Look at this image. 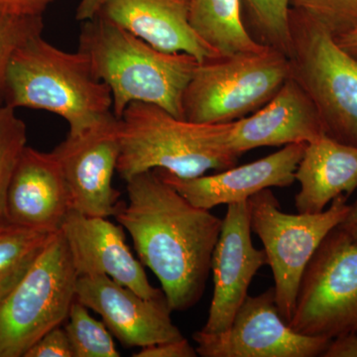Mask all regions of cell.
<instances>
[{
    "mask_svg": "<svg viewBox=\"0 0 357 357\" xmlns=\"http://www.w3.org/2000/svg\"><path fill=\"white\" fill-rule=\"evenodd\" d=\"M128 203L115 218L128 230L142 264L161 283L172 311H185L201 300L222 220L195 206L158 171L126 181Z\"/></svg>",
    "mask_w": 357,
    "mask_h": 357,
    "instance_id": "obj_1",
    "label": "cell"
},
{
    "mask_svg": "<svg viewBox=\"0 0 357 357\" xmlns=\"http://www.w3.org/2000/svg\"><path fill=\"white\" fill-rule=\"evenodd\" d=\"M77 50L109 86L117 119L131 103L144 102L185 119L183 98L199 64L192 56L157 50L102 14L84 21Z\"/></svg>",
    "mask_w": 357,
    "mask_h": 357,
    "instance_id": "obj_2",
    "label": "cell"
},
{
    "mask_svg": "<svg viewBox=\"0 0 357 357\" xmlns=\"http://www.w3.org/2000/svg\"><path fill=\"white\" fill-rule=\"evenodd\" d=\"M6 105L46 110L77 135L114 115L109 86L82 52H67L36 35L16 50L7 72Z\"/></svg>",
    "mask_w": 357,
    "mask_h": 357,
    "instance_id": "obj_3",
    "label": "cell"
},
{
    "mask_svg": "<svg viewBox=\"0 0 357 357\" xmlns=\"http://www.w3.org/2000/svg\"><path fill=\"white\" fill-rule=\"evenodd\" d=\"M232 122L198 123L178 119L158 105L131 103L119 119L116 171L126 182L156 169L195 178L231 168L239 158L229 144Z\"/></svg>",
    "mask_w": 357,
    "mask_h": 357,
    "instance_id": "obj_4",
    "label": "cell"
},
{
    "mask_svg": "<svg viewBox=\"0 0 357 357\" xmlns=\"http://www.w3.org/2000/svg\"><path fill=\"white\" fill-rule=\"evenodd\" d=\"M291 77L309 96L326 136L357 147V59L332 33L290 10Z\"/></svg>",
    "mask_w": 357,
    "mask_h": 357,
    "instance_id": "obj_5",
    "label": "cell"
},
{
    "mask_svg": "<svg viewBox=\"0 0 357 357\" xmlns=\"http://www.w3.org/2000/svg\"><path fill=\"white\" fill-rule=\"evenodd\" d=\"M290 76V60L272 47L208 59L199 63L185 89L184 119L208 124L238 121L266 105Z\"/></svg>",
    "mask_w": 357,
    "mask_h": 357,
    "instance_id": "obj_6",
    "label": "cell"
},
{
    "mask_svg": "<svg viewBox=\"0 0 357 357\" xmlns=\"http://www.w3.org/2000/svg\"><path fill=\"white\" fill-rule=\"evenodd\" d=\"M77 278L64 234L58 230L0 302V357L24 356L45 333L68 319Z\"/></svg>",
    "mask_w": 357,
    "mask_h": 357,
    "instance_id": "obj_7",
    "label": "cell"
},
{
    "mask_svg": "<svg viewBox=\"0 0 357 357\" xmlns=\"http://www.w3.org/2000/svg\"><path fill=\"white\" fill-rule=\"evenodd\" d=\"M347 202V196H340L321 213L290 215L282 211L270 189L248 199L251 229L264 246L274 277L275 301L287 323L307 265L326 236L347 218L351 208Z\"/></svg>",
    "mask_w": 357,
    "mask_h": 357,
    "instance_id": "obj_8",
    "label": "cell"
},
{
    "mask_svg": "<svg viewBox=\"0 0 357 357\" xmlns=\"http://www.w3.org/2000/svg\"><path fill=\"white\" fill-rule=\"evenodd\" d=\"M288 325L330 340L357 332V243L337 227L307 265Z\"/></svg>",
    "mask_w": 357,
    "mask_h": 357,
    "instance_id": "obj_9",
    "label": "cell"
},
{
    "mask_svg": "<svg viewBox=\"0 0 357 357\" xmlns=\"http://www.w3.org/2000/svg\"><path fill=\"white\" fill-rule=\"evenodd\" d=\"M192 340L198 356L203 357L321 356L331 342L292 330L278 311L274 287L248 296L227 330L198 331Z\"/></svg>",
    "mask_w": 357,
    "mask_h": 357,
    "instance_id": "obj_10",
    "label": "cell"
},
{
    "mask_svg": "<svg viewBox=\"0 0 357 357\" xmlns=\"http://www.w3.org/2000/svg\"><path fill=\"white\" fill-rule=\"evenodd\" d=\"M72 210L89 217H114L121 203L112 178L121 154L119 119L112 115L98 126L67 138L53 150Z\"/></svg>",
    "mask_w": 357,
    "mask_h": 357,
    "instance_id": "obj_11",
    "label": "cell"
},
{
    "mask_svg": "<svg viewBox=\"0 0 357 357\" xmlns=\"http://www.w3.org/2000/svg\"><path fill=\"white\" fill-rule=\"evenodd\" d=\"M251 232L248 201L227 204L211 255L213 294L208 319L201 330L204 333H222L229 328L258 270L267 265L265 251L253 245Z\"/></svg>",
    "mask_w": 357,
    "mask_h": 357,
    "instance_id": "obj_12",
    "label": "cell"
},
{
    "mask_svg": "<svg viewBox=\"0 0 357 357\" xmlns=\"http://www.w3.org/2000/svg\"><path fill=\"white\" fill-rule=\"evenodd\" d=\"M76 300L100 314L123 347L142 349L184 338L165 296L147 299L105 275H83L77 280Z\"/></svg>",
    "mask_w": 357,
    "mask_h": 357,
    "instance_id": "obj_13",
    "label": "cell"
},
{
    "mask_svg": "<svg viewBox=\"0 0 357 357\" xmlns=\"http://www.w3.org/2000/svg\"><path fill=\"white\" fill-rule=\"evenodd\" d=\"M61 230L79 276L105 275L143 298L163 297V291L150 284L142 263L131 253L121 225L72 210Z\"/></svg>",
    "mask_w": 357,
    "mask_h": 357,
    "instance_id": "obj_14",
    "label": "cell"
},
{
    "mask_svg": "<svg viewBox=\"0 0 357 357\" xmlns=\"http://www.w3.org/2000/svg\"><path fill=\"white\" fill-rule=\"evenodd\" d=\"M307 143L286 145L264 158L245 165L218 171L215 175L180 178L158 170L165 182L192 204L211 211L220 204L248 201L263 190L290 187Z\"/></svg>",
    "mask_w": 357,
    "mask_h": 357,
    "instance_id": "obj_15",
    "label": "cell"
},
{
    "mask_svg": "<svg viewBox=\"0 0 357 357\" xmlns=\"http://www.w3.org/2000/svg\"><path fill=\"white\" fill-rule=\"evenodd\" d=\"M72 211L62 169L54 152L26 146L7 192V222L56 232Z\"/></svg>",
    "mask_w": 357,
    "mask_h": 357,
    "instance_id": "obj_16",
    "label": "cell"
},
{
    "mask_svg": "<svg viewBox=\"0 0 357 357\" xmlns=\"http://www.w3.org/2000/svg\"><path fill=\"white\" fill-rule=\"evenodd\" d=\"M326 135L309 96L290 76L261 109L232 122L229 144L241 157L260 147L309 143Z\"/></svg>",
    "mask_w": 357,
    "mask_h": 357,
    "instance_id": "obj_17",
    "label": "cell"
},
{
    "mask_svg": "<svg viewBox=\"0 0 357 357\" xmlns=\"http://www.w3.org/2000/svg\"><path fill=\"white\" fill-rule=\"evenodd\" d=\"M165 53H184L203 63L218 57L192 29L189 0H105L100 13Z\"/></svg>",
    "mask_w": 357,
    "mask_h": 357,
    "instance_id": "obj_18",
    "label": "cell"
},
{
    "mask_svg": "<svg viewBox=\"0 0 357 357\" xmlns=\"http://www.w3.org/2000/svg\"><path fill=\"white\" fill-rule=\"evenodd\" d=\"M300 191L295 197L298 213L326 210L340 196L357 189V147L326 135L307 143L295 174Z\"/></svg>",
    "mask_w": 357,
    "mask_h": 357,
    "instance_id": "obj_19",
    "label": "cell"
},
{
    "mask_svg": "<svg viewBox=\"0 0 357 357\" xmlns=\"http://www.w3.org/2000/svg\"><path fill=\"white\" fill-rule=\"evenodd\" d=\"M194 31L220 56L259 53L268 47L246 29L241 0H189Z\"/></svg>",
    "mask_w": 357,
    "mask_h": 357,
    "instance_id": "obj_20",
    "label": "cell"
},
{
    "mask_svg": "<svg viewBox=\"0 0 357 357\" xmlns=\"http://www.w3.org/2000/svg\"><path fill=\"white\" fill-rule=\"evenodd\" d=\"M54 232L0 223V302L17 285Z\"/></svg>",
    "mask_w": 357,
    "mask_h": 357,
    "instance_id": "obj_21",
    "label": "cell"
},
{
    "mask_svg": "<svg viewBox=\"0 0 357 357\" xmlns=\"http://www.w3.org/2000/svg\"><path fill=\"white\" fill-rule=\"evenodd\" d=\"M65 331L74 357H119L112 333L103 321L91 316L89 309L75 300Z\"/></svg>",
    "mask_w": 357,
    "mask_h": 357,
    "instance_id": "obj_22",
    "label": "cell"
},
{
    "mask_svg": "<svg viewBox=\"0 0 357 357\" xmlns=\"http://www.w3.org/2000/svg\"><path fill=\"white\" fill-rule=\"evenodd\" d=\"M10 105H0V223L6 222L7 192L27 146V128Z\"/></svg>",
    "mask_w": 357,
    "mask_h": 357,
    "instance_id": "obj_23",
    "label": "cell"
},
{
    "mask_svg": "<svg viewBox=\"0 0 357 357\" xmlns=\"http://www.w3.org/2000/svg\"><path fill=\"white\" fill-rule=\"evenodd\" d=\"M260 43L285 54L291 52V0H245Z\"/></svg>",
    "mask_w": 357,
    "mask_h": 357,
    "instance_id": "obj_24",
    "label": "cell"
},
{
    "mask_svg": "<svg viewBox=\"0 0 357 357\" xmlns=\"http://www.w3.org/2000/svg\"><path fill=\"white\" fill-rule=\"evenodd\" d=\"M291 9L337 37L357 25V0H291Z\"/></svg>",
    "mask_w": 357,
    "mask_h": 357,
    "instance_id": "obj_25",
    "label": "cell"
},
{
    "mask_svg": "<svg viewBox=\"0 0 357 357\" xmlns=\"http://www.w3.org/2000/svg\"><path fill=\"white\" fill-rule=\"evenodd\" d=\"M43 29V16L17 17L0 13V98L6 95L7 72L14 53Z\"/></svg>",
    "mask_w": 357,
    "mask_h": 357,
    "instance_id": "obj_26",
    "label": "cell"
},
{
    "mask_svg": "<svg viewBox=\"0 0 357 357\" xmlns=\"http://www.w3.org/2000/svg\"><path fill=\"white\" fill-rule=\"evenodd\" d=\"M23 357H74L70 340L60 326L45 333Z\"/></svg>",
    "mask_w": 357,
    "mask_h": 357,
    "instance_id": "obj_27",
    "label": "cell"
},
{
    "mask_svg": "<svg viewBox=\"0 0 357 357\" xmlns=\"http://www.w3.org/2000/svg\"><path fill=\"white\" fill-rule=\"evenodd\" d=\"M134 357H196L198 352L185 338L142 347Z\"/></svg>",
    "mask_w": 357,
    "mask_h": 357,
    "instance_id": "obj_28",
    "label": "cell"
},
{
    "mask_svg": "<svg viewBox=\"0 0 357 357\" xmlns=\"http://www.w3.org/2000/svg\"><path fill=\"white\" fill-rule=\"evenodd\" d=\"M58 0H0V13L17 17L43 16L48 7Z\"/></svg>",
    "mask_w": 357,
    "mask_h": 357,
    "instance_id": "obj_29",
    "label": "cell"
},
{
    "mask_svg": "<svg viewBox=\"0 0 357 357\" xmlns=\"http://www.w3.org/2000/svg\"><path fill=\"white\" fill-rule=\"evenodd\" d=\"M324 357H357V332L332 338Z\"/></svg>",
    "mask_w": 357,
    "mask_h": 357,
    "instance_id": "obj_30",
    "label": "cell"
},
{
    "mask_svg": "<svg viewBox=\"0 0 357 357\" xmlns=\"http://www.w3.org/2000/svg\"><path fill=\"white\" fill-rule=\"evenodd\" d=\"M105 0H81L77 8V20L84 21L91 20L100 13Z\"/></svg>",
    "mask_w": 357,
    "mask_h": 357,
    "instance_id": "obj_31",
    "label": "cell"
},
{
    "mask_svg": "<svg viewBox=\"0 0 357 357\" xmlns=\"http://www.w3.org/2000/svg\"><path fill=\"white\" fill-rule=\"evenodd\" d=\"M335 42L342 50L357 59V25L349 31L335 37Z\"/></svg>",
    "mask_w": 357,
    "mask_h": 357,
    "instance_id": "obj_32",
    "label": "cell"
},
{
    "mask_svg": "<svg viewBox=\"0 0 357 357\" xmlns=\"http://www.w3.org/2000/svg\"><path fill=\"white\" fill-rule=\"evenodd\" d=\"M337 229L344 231L351 237L352 241L357 243V201L354 204H351L347 218L338 225Z\"/></svg>",
    "mask_w": 357,
    "mask_h": 357,
    "instance_id": "obj_33",
    "label": "cell"
}]
</instances>
